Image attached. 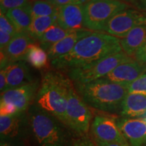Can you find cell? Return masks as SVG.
Returning a JSON list of instances; mask_svg holds the SVG:
<instances>
[{
  "label": "cell",
  "instance_id": "obj_15",
  "mask_svg": "<svg viewBox=\"0 0 146 146\" xmlns=\"http://www.w3.org/2000/svg\"><path fill=\"white\" fill-rule=\"evenodd\" d=\"M146 72V64L134 61L125 62L118 66L105 78L114 83L127 87L129 84Z\"/></svg>",
  "mask_w": 146,
  "mask_h": 146
},
{
  "label": "cell",
  "instance_id": "obj_40",
  "mask_svg": "<svg viewBox=\"0 0 146 146\" xmlns=\"http://www.w3.org/2000/svg\"><path fill=\"white\" fill-rule=\"evenodd\" d=\"M145 115H146V114H145ZM145 118H146V116H145Z\"/></svg>",
  "mask_w": 146,
  "mask_h": 146
},
{
  "label": "cell",
  "instance_id": "obj_7",
  "mask_svg": "<svg viewBox=\"0 0 146 146\" xmlns=\"http://www.w3.org/2000/svg\"><path fill=\"white\" fill-rule=\"evenodd\" d=\"M94 117L91 108L82 100L73 84L66 110V127L76 137L88 135Z\"/></svg>",
  "mask_w": 146,
  "mask_h": 146
},
{
  "label": "cell",
  "instance_id": "obj_5",
  "mask_svg": "<svg viewBox=\"0 0 146 146\" xmlns=\"http://www.w3.org/2000/svg\"><path fill=\"white\" fill-rule=\"evenodd\" d=\"M129 5L119 0H89L84 3V28L104 31L108 23Z\"/></svg>",
  "mask_w": 146,
  "mask_h": 146
},
{
  "label": "cell",
  "instance_id": "obj_20",
  "mask_svg": "<svg viewBox=\"0 0 146 146\" xmlns=\"http://www.w3.org/2000/svg\"><path fill=\"white\" fill-rule=\"evenodd\" d=\"M120 43L123 52L130 57H134L137 51L146 43V25L132 29L120 39Z\"/></svg>",
  "mask_w": 146,
  "mask_h": 146
},
{
  "label": "cell",
  "instance_id": "obj_23",
  "mask_svg": "<svg viewBox=\"0 0 146 146\" xmlns=\"http://www.w3.org/2000/svg\"><path fill=\"white\" fill-rule=\"evenodd\" d=\"M57 23V14L49 16H40L33 19L28 34L37 41L46 31Z\"/></svg>",
  "mask_w": 146,
  "mask_h": 146
},
{
  "label": "cell",
  "instance_id": "obj_14",
  "mask_svg": "<svg viewBox=\"0 0 146 146\" xmlns=\"http://www.w3.org/2000/svg\"><path fill=\"white\" fill-rule=\"evenodd\" d=\"M84 4L70 3L58 8L57 24L65 30L75 31L83 29Z\"/></svg>",
  "mask_w": 146,
  "mask_h": 146
},
{
  "label": "cell",
  "instance_id": "obj_1",
  "mask_svg": "<svg viewBox=\"0 0 146 146\" xmlns=\"http://www.w3.org/2000/svg\"><path fill=\"white\" fill-rule=\"evenodd\" d=\"M120 39L104 33L94 32L76 43L68 54L51 62L57 70L68 72L122 52Z\"/></svg>",
  "mask_w": 146,
  "mask_h": 146
},
{
  "label": "cell",
  "instance_id": "obj_33",
  "mask_svg": "<svg viewBox=\"0 0 146 146\" xmlns=\"http://www.w3.org/2000/svg\"><path fill=\"white\" fill-rule=\"evenodd\" d=\"M135 4L137 8L142 10L146 14V0H135Z\"/></svg>",
  "mask_w": 146,
  "mask_h": 146
},
{
  "label": "cell",
  "instance_id": "obj_35",
  "mask_svg": "<svg viewBox=\"0 0 146 146\" xmlns=\"http://www.w3.org/2000/svg\"><path fill=\"white\" fill-rule=\"evenodd\" d=\"M0 146H28V145H24V144H18V143H10V142H8V141H1V142H0Z\"/></svg>",
  "mask_w": 146,
  "mask_h": 146
},
{
  "label": "cell",
  "instance_id": "obj_34",
  "mask_svg": "<svg viewBox=\"0 0 146 146\" xmlns=\"http://www.w3.org/2000/svg\"><path fill=\"white\" fill-rule=\"evenodd\" d=\"M96 143L97 145H98V146H125L118 143H104V142H96Z\"/></svg>",
  "mask_w": 146,
  "mask_h": 146
},
{
  "label": "cell",
  "instance_id": "obj_27",
  "mask_svg": "<svg viewBox=\"0 0 146 146\" xmlns=\"http://www.w3.org/2000/svg\"><path fill=\"white\" fill-rule=\"evenodd\" d=\"M0 29L1 31L6 33L12 36L18 33L14 25L11 23L5 14L2 13H0Z\"/></svg>",
  "mask_w": 146,
  "mask_h": 146
},
{
  "label": "cell",
  "instance_id": "obj_12",
  "mask_svg": "<svg viewBox=\"0 0 146 146\" xmlns=\"http://www.w3.org/2000/svg\"><path fill=\"white\" fill-rule=\"evenodd\" d=\"M36 42L28 33H18L4 50L1 51V68L8 64L27 60L30 45Z\"/></svg>",
  "mask_w": 146,
  "mask_h": 146
},
{
  "label": "cell",
  "instance_id": "obj_6",
  "mask_svg": "<svg viewBox=\"0 0 146 146\" xmlns=\"http://www.w3.org/2000/svg\"><path fill=\"white\" fill-rule=\"evenodd\" d=\"M135 60L124 52L98 60L83 66L72 69L67 72V75L75 84H85L105 77L118 66Z\"/></svg>",
  "mask_w": 146,
  "mask_h": 146
},
{
  "label": "cell",
  "instance_id": "obj_21",
  "mask_svg": "<svg viewBox=\"0 0 146 146\" xmlns=\"http://www.w3.org/2000/svg\"><path fill=\"white\" fill-rule=\"evenodd\" d=\"M26 61L33 68L41 70L48 68L50 60L46 51L42 48L39 43L36 41L29 47Z\"/></svg>",
  "mask_w": 146,
  "mask_h": 146
},
{
  "label": "cell",
  "instance_id": "obj_31",
  "mask_svg": "<svg viewBox=\"0 0 146 146\" xmlns=\"http://www.w3.org/2000/svg\"><path fill=\"white\" fill-rule=\"evenodd\" d=\"M134 59L139 62L146 64V43L137 51L134 55Z\"/></svg>",
  "mask_w": 146,
  "mask_h": 146
},
{
  "label": "cell",
  "instance_id": "obj_19",
  "mask_svg": "<svg viewBox=\"0 0 146 146\" xmlns=\"http://www.w3.org/2000/svg\"><path fill=\"white\" fill-rule=\"evenodd\" d=\"M5 15L18 33H28L33 21L31 2L19 8L8 10Z\"/></svg>",
  "mask_w": 146,
  "mask_h": 146
},
{
  "label": "cell",
  "instance_id": "obj_30",
  "mask_svg": "<svg viewBox=\"0 0 146 146\" xmlns=\"http://www.w3.org/2000/svg\"><path fill=\"white\" fill-rule=\"evenodd\" d=\"M14 36H12L10 35H9L6 33H4L1 31H0V48L1 51L4 50V49L8 46L11 40Z\"/></svg>",
  "mask_w": 146,
  "mask_h": 146
},
{
  "label": "cell",
  "instance_id": "obj_2",
  "mask_svg": "<svg viewBox=\"0 0 146 146\" xmlns=\"http://www.w3.org/2000/svg\"><path fill=\"white\" fill-rule=\"evenodd\" d=\"M29 146H70L76 137L70 129L33 103L27 111Z\"/></svg>",
  "mask_w": 146,
  "mask_h": 146
},
{
  "label": "cell",
  "instance_id": "obj_36",
  "mask_svg": "<svg viewBox=\"0 0 146 146\" xmlns=\"http://www.w3.org/2000/svg\"><path fill=\"white\" fill-rule=\"evenodd\" d=\"M119 1H123V2H131V3H135V0H119Z\"/></svg>",
  "mask_w": 146,
  "mask_h": 146
},
{
  "label": "cell",
  "instance_id": "obj_4",
  "mask_svg": "<svg viewBox=\"0 0 146 146\" xmlns=\"http://www.w3.org/2000/svg\"><path fill=\"white\" fill-rule=\"evenodd\" d=\"M74 86L91 108L111 114L120 112L122 103L129 93L127 87L105 78Z\"/></svg>",
  "mask_w": 146,
  "mask_h": 146
},
{
  "label": "cell",
  "instance_id": "obj_18",
  "mask_svg": "<svg viewBox=\"0 0 146 146\" xmlns=\"http://www.w3.org/2000/svg\"><path fill=\"white\" fill-rule=\"evenodd\" d=\"M121 116L126 118L139 117L146 114V95L128 93L120 110Z\"/></svg>",
  "mask_w": 146,
  "mask_h": 146
},
{
  "label": "cell",
  "instance_id": "obj_10",
  "mask_svg": "<svg viewBox=\"0 0 146 146\" xmlns=\"http://www.w3.org/2000/svg\"><path fill=\"white\" fill-rule=\"evenodd\" d=\"M146 25V14L127 8L114 16L108 23L104 32L116 37L123 38L133 29Z\"/></svg>",
  "mask_w": 146,
  "mask_h": 146
},
{
  "label": "cell",
  "instance_id": "obj_11",
  "mask_svg": "<svg viewBox=\"0 0 146 146\" xmlns=\"http://www.w3.org/2000/svg\"><path fill=\"white\" fill-rule=\"evenodd\" d=\"M39 86V81L36 80L24 86L10 89L1 94L0 104L12 106L18 113L27 112L34 103Z\"/></svg>",
  "mask_w": 146,
  "mask_h": 146
},
{
  "label": "cell",
  "instance_id": "obj_32",
  "mask_svg": "<svg viewBox=\"0 0 146 146\" xmlns=\"http://www.w3.org/2000/svg\"><path fill=\"white\" fill-rule=\"evenodd\" d=\"M8 91V83H7L6 74L3 69H1L0 72V91L1 94Z\"/></svg>",
  "mask_w": 146,
  "mask_h": 146
},
{
  "label": "cell",
  "instance_id": "obj_8",
  "mask_svg": "<svg viewBox=\"0 0 146 146\" xmlns=\"http://www.w3.org/2000/svg\"><path fill=\"white\" fill-rule=\"evenodd\" d=\"M91 137L96 142L118 143L125 146H130L117 125L116 116L114 114H96L91 125Z\"/></svg>",
  "mask_w": 146,
  "mask_h": 146
},
{
  "label": "cell",
  "instance_id": "obj_17",
  "mask_svg": "<svg viewBox=\"0 0 146 146\" xmlns=\"http://www.w3.org/2000/svg\"><path fill=\"white\" fill-rule=\"evenodd\" d=\"M93 33L94 32L86 29L75 31L62 39L61 41L52 45L47 50L50 62L53 60L68 54L80 40Z\"/></svg>",
  "mask_w": 146,
  "mask_h": 146
},
{
  "label": "cell",
  "instance_id": "obj_3",
  "mask_svg": "<svg viewBox=\"0 0 146 146\" xmlns=\"http://www.w3.org/2000/svg\"><path fill=\"white\" fill-rule=\"evenodd\" d=\"M72 85L68 75L61 71H45L42 75L34 103L66 125V110Z\"/></svg>",
  "mask_w": 146,
  "mask_h": 146
},
{
  "label": "cell",
  "instance_id": "obj_26",
  "mask_svg": "<svg viewBox=\"0 0 146 146\" xmlns=\"http://www.w3.org/2000/svg\"><path fill=\"white\" fill-rule=\"evenodd\" d=\"M29 2H30L29 0H1L0 1L1 13L5 14L8 10L19 8Z\"/></svg>",
  "mask_w": 146,
  "mask_h": 146
},
{
  "label": "cell",
  "instance_id": "obj_9",
  "mask_svg": "<svg viewBox=\"0 0 146 146\" xmlns=\"http://www.w3.org/2000/svg\"><path fill=\"white\" fill-rule=\"evenodd\" d=\"M1 141L29 146V125L27 112L0 116Z\"/></svg>",
  "mask_w": 146,
  "mask_h": 146
},
{
  "label": "cell",
  "instance_id": "obj_38",
  "mask_svg": "<svg viewBox=\"0 0 146 146\" xmlns=\"http://www.w3.org/2000/svg\"><path fill=\"white\" fill-rule=\"evenodd\" d=\"M45 1H50V0H45Z\"/></svg>",
  "mask_w": 146,
  "mask_h": 146
},
{
  "label": "cell",
  "instance_id": "obj_24",
  "mask_svg": "<svg viewBox=\"0 0 146 146\" xmlns=\"http://www.w3.org/2000/svg\"><path fill=\"white\" fill-rule=\"evenodd\" d=\"M33 19L40 16H49L56 15L58 13V8L49 1L37 0L31 2Z\"/></svg>",
  "mask_w": 146,
  "mask_h": 146
},
{
  "label": "cell",
  "instance_id": "obj_37",
  "mask_svg": "<svg viewBox=\"0 0 146 146\" xmlns=\"http://www.w3.org/2000/svg\"><path fill=\"white\" fill-rule=\"evenodd\" d=\"M37 1V0H29L30 2H33V1Z\"/></svg>",
  "mask_w": 146,
  "mask_h": 146
},
{
  "label": "cell",
  "instance_id": "obj_13",
  "mask_svg": "<svg viewBox=\"0 0 146 146\" xmlns=\"http://www.w3.org/2000/svg\"><path fill=\"white\" fill-rule=\"evenodd\" d=\"M117 125L130 146H143L146 143V118H125Z\"/></svg>",
  "mask_w": 146,
  "mask_h": 146
},
{
  "label": "cell",
  "instance_id": "obj_28",
  "mask_svg": "<svg viewBox=\"0 0 146 146\" xmlns=\"http://www.w3.org/2000/svg\"><path fill=\"white\" fill-rule=\"evenodd\" d=\"M70 146H98V145L89 134L86 136L75 137Z\"/></svg>",
  "mask_w": 146,
  "mask_h": 146
},
{
  "label": "cell",
  "instance_id": "obj_16",
  "mask_svg": "<svg viewBox=\"0 0 146 146\" xmlns=\"http://www.w3.org/2000/svg\"><path fill=\"white\" fill-rule=\"evenodd\" d=\"M1 69H3L6 74L8 91L35 81L33 79L29 66L25 61L9 63Z\"/></svg>",
  "mask_w": 146,
  "mask_h": 146
},
{
  "label": "cell",
  "instance_id": "obj_29",
  "mask_svg": "<svg viewBox=\"0 0 146 146\" xmlns=\"http://www.w3.org/2000/svg\"><path fill=\"white\" fill-rule=\"evenodd\" d=\"M87 1H89V0H50L49 1L52 3V4L56 5V7L59 8L60 6L70 4V3H83L84 4Z\"/></svg>",
  "mask_w": 146,
  "mask_h": 146
},
{
  "label": "cell",
  "instance_id": "obj_22",
  "mask_svg": "<svg viewBox=\"0 0 146 146\" xmlns=\"http://www.w3.org/2000/svg\"><path fill=\"white\" fill-rule=\"evenodd\" d=\"M72 32L74 31H67L61 28L56 23L47 29L43 35L39 38L37 42L39 43L42 48L46 51L52 45L61 41L66 36L72 33Z\"/></svg>",
  "mask_w": 146,
  "mask_h": 146
},
{
  "label": "cell",
  "instance_id": "obj_39",
  "mask_svg": "<svg viewBox=\"0 0 146 146\" xmlns=\"http://www.w3.org/2000/svg\"><path fill=\"white\" fill-rule=\"evenodd\" d=\"M145 145V146H146V143H145V145Z\"/></svg>",
  "mask_w": 146,
  "mask_h": 146
},
{
  "label": "cell",
  "instance_id": "obj_25",
  "mask_svg": "<svg viewBox=\"0 0 146 146\" xmlns=\"http://www.w3.org/2000/svg\"><path fill=\"white\" fill-rule=\"evenodd\" d=\"M129 93L146 95V73L142 74L127 86Z\"/></svg>",
  "mask_w": 146,
  "mask_h": 146
}]
</instances>
